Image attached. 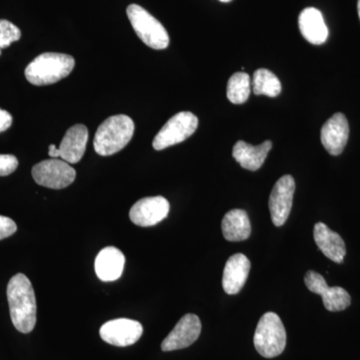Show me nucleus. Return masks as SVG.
<instances>
[{"label":"nucleus","instance_id":"8","mask_svg":"<svg viewBox=\"0 0 360 360\" xmlns=\"http://www.w3.org/2000/svg\"><path fill=\"white\" fill-rule=\"evenodd\" d=\"M304 283L311 292L321 295L324 307L329 311H341L347 309L352 302L349 293L345 288L340 286L330 288L321 274L312 270H309L305 274Z\"/></svg>","mask_w":360,"mask_h":360},{"label":"nucleus","instance_id":"2","mask_svg":"<svg viewBox=\"0 0 360 360\" xmlns=\"http://www.w3.org/2000/svg\"><path fill=\"white\" fill-rule=\"evenodd\" d=\"M75 65V58L68 54L46 52L27 65L25 77L28 82L37 86L53 84L68 77Z\"/></svg>","mask_w":360,"mask_h":360},{"label":"nucleus","instance_id":"14","mask_svg":"<svg viewBox=\"0 0 360 360\" xmlns=\"http://www.w3.org/2000/svg\"><path fill=\"white\" fill-rule=\"evenodd\" d=\"M250 262L243 253L229 258L224 269L222 286L227 295H238L243 290L250 274Z\"/></svg>","mask_w":360,"mask_h":360},{"label":"nucleus","instance_id":"25","mask_svg":"<svg viewBox=\"0 0 360 360\" xmlns=\"http://www.w3.org/2000/svg\"><path fill=\"white\" fill-rule=\"evenodd\" d=\"M18 231V225L9 217L0 215V240L13 236Z\"/></svg>","mask_w":360,"mask_h":360},{"label":"nucleus","instance_id":"13","mask_svg":"<svg viewBox=\"0 0 360 360\" xmlns=\"http://www.w3.org/2000/svg\"><path fill=\"white\" fill-rule=\"evenodd\" d=\"M349 125L342 113H335L324 123L321 129L322 146L331 155H340L347 146Z\"/></svg>","mask_w":360,"mask_h":360},{"label":"nucleus","instance_id":"10","mask_svg":"<svg viewBox=\"0 0 360 360\" xmlns=\"http://www.w3.org/2000/svg\"><path fill=\"white\" fill-rule=\"evenodd\" d=\"M143 333L141 322L129 319H113L104 323L99 330L103 341L115 347H125L134 345Z\"/></svg>","mask_w":360,"mask_h":360},{"label":"nucleus","instance_id":"17","mask_svg":"<svg viewBox=\"0 0 360 360\" xmlns=\"http://www.w3.org/2000/svg\"><path fill=\"white\" fill-rule=\"evenodd\" d=\"M124 264L125 257L122 251L113 246H108L97 255L94 269L101 281H115L122 276Z\"/></svg>","mask_w":360,"mask_h":360},{"label":"nucleus","instance_id":"1","mask_svg":"<svg viewBox=\"0 0 360 360\" xmlns=\"http://www.w3.org/2000/svg\"><path fill=\"white\" fill-rule=\"evenodd\" d=\"M6 295L14 328L21 333H32L37 324V298L27 276H14L7 285Z\"/></svg>","mask_w":360,"mask_h":360},{"label":"nucleus","instance_id":"18","mask_svg":"<svg viewBox=\"0 0 360 360\" xmlns=\"http://www.w3.org/2000/svg\"><path fill=\"white\" fill-rule=\"evenodd\" d=\"M314 240L324 255L336 264H341L347 255L345 243L340 234L331 231L322 222L315 224Z\"/></svg>","mask_w":360,"mask_h":360},{"label":"nucleus","instance_id":"29","mask_svg":"<svg viewBox=\"0 0 360 360\" xmlns=\"http://www.w3.org/2000/svg\"><path fill=\"white\" fill-rule=\"evenodd\" d=\"M219 1L225 2V4H226V2H231V0H219Z\"/></svg>","mask_w":360,"mask_h":360},{"label":"nucleus","instance_id":"23","mask_svg":"<svg viewBox=\"0 0 360 360\" xmlns=\"http://www.w3.org/2000/svg\"><path fill=\"white\" fill-rule=\"evenodd\" d=\"M21 37V32L18 26L11 21L0 20V49H6L13 42L18 41Z\"/></svg>","mask_w":360,"mask_h":360},{"label":"nucleus","instance_id":"16","mask_svg":"<svg viewBox=\"0 0 360 360\" xmlns=\"http://www.w3.org/2000/svg\"><path fill=\"white\" fill-rule=\"evenodd\" d=\"M300 32L309 44H323L328 40V30L323 16L319 9L307 7L303 9L298 18Z\"/></svg>","mask_w":360,"mask_h":360},{"label":"nucleus","instance_id":"30","mask_svg":"<svg viewBox=\"0 0 360 360\" xmlns=\"http://www.w3.org/2000/svg\"><path fill=\"white\" fill-rule=\"evenodd\" d=\"M0 54H1V49H0Z\"/></svg>","mask_w":360,"mask_h":360},{"label":"nucleus","instance_id":"12","mask_svg":"<svg viewBox=\"0 0 360 360\" xmlns=\"http://www.w3.org/2000/svg\"><path fill=\"white\" fill-rule=\"evenodd\" d=\"M169 207V202L163 196L141 198L130 210V220L139 226H153L167 219Z\"/></svg>","mask_w":360,"mask_h":360},{"label":"nucleus","instance_id":"27","mask_svg":"<svg viewBox=\"0 0 360 360\" xmlns=\"http://www.w3.org/2000/svg\"><path fill=\"white\" fill-rule=\"evenodd\" d=\"M49 155L51 156V158H60V155H59V149L56 148V146H54V144H51V146H49Z\"/></svg>","mask_w":360,"mask_h":360},{"label":"nucleus","instance_id":"6","mask_svg":"<svg viewBox=\"0 0 360 360\" xmlns=\"http://www.w3.org/2000/svg\"><path fill=\"white\" fill-rule=\"evenodd\" d=\"M198 118L189 111H181L172 116L153 139L155 150H163L186 141L196 131Z\"/></svg>","mask_w":360,"mask_h":360},{"label":"nucleus","instance_id":"9","mask_svg":"<svg viewBox=\"0 0 360 360\" xmlns=\"http://www.w3.org/2000/svg\"><path fill=\"white\" fill-rule=\"evenodd\" d=\"M295 191V179L288 174L277 180L272 188L269 196V210L276 226H283L290 217Z\"/></svg>","mask_w":360,"mask_h":360},{"label":"nucleus","instance_id":"11","mask_svg":"<svg viewBox=\"0 0 360 360\" xmlns=\"http://www.w3.org/2000/svg\"><path fill=\"white\" fill-rule=\"evenodd\" d=\"M200 317L193 314H186L162 341L161 350L172 352L191 347L200 338Z\"/></svg>","mask_w":360,"mask_h":360},{"label":"nucleus","instance_id":"4","mask_svg":"<svg viewBox=\"0 0 360 360\" xmlns=\"http://www.w3.org/2000/svg\"><path fill=\"white\" fill-rule=\"evenodd\" d=\"M255 349L265 359L283 354L286 345V331L281 317L274 312L262 315L255 329Z\"/></svg>","mask_w":360,"mask_h":360},{"label":"nucleus","instance_id":"28","mask_svg":"<svg viewBox=\"0 0 360 360\" xmlns=\"http://www.w3.org/2000/svg\"><path fill=\"white\" fill-rule=\"evenodd\" d=\"M357 11H359V15L360 20V0H359V2H357Z\"/></svg>","mask_w":360,"mask_h":360},{"label":"nucleus","instance_id":"20","mask_svg":"<svg viewBox=\"0 0 360 360\" xmlns=\"http://www.w3.org/2000/svg\"><path fill=\"white\" fill-rule=\"evenodd\" d=\"M222 234L229 241H243L250 236L251 225L245 210H232L224 215L221 222Z\"/></svg>","mask_w":360,"mask_h":360},{"label":"nucleus","instance_id":"22","mask_svg":"<svg viewBox=\"0 0 360 360\" xmlns=\"http://www.w3.org/2000/svg\"><path fill=\"white\" fill-rule=\"evenodd\" d=\"M251 82L248 73L236 72L229 78L227 84L226 96L229 101L234 104L245 103L250 96Z\"/></svg>","mask_w":360,"mask_h":360},{"label":"nucleus","instance_id":"24","mask_svg":"<svg viewBox=\"0 0 360 360\" xmlns=\"http://www.w3.org/2000/svg\"><path fill=\"white\" fill-rule=\"evenodd\" d=\"M18 167V158L11 155H0V176L13 174Z\"/></svg>","mask_w":360,"mask_h":360},{"label":"nucleus","instance_id":"15","mask_svg":"<svg viewBox=\"0 0 360 360\" xmlns=\"http://www.w3.org/2000/svg\"><path fill=\"white\" fill-rule=\"evenodd\" d=\"M89 141V130L84 124L73 125L66 131L59 146L61 160L75 165L84 158Z\"/></svg>","mask_w":360,"mask_h":360},{"label":"nucleus","instance_id":"7","mask_svg":"<svg viewBox=\"0 0 360 360\" xmlns=\"http://www.w3.org/2000/svg\"><path fill=\"white\" fill-rule=\"evenodd\" d=\"M32 176L39 186L51 189H63L73 184L77 172L66 161L52 158L34 165Z\"/></svg>","mask_w":360,"mask_h":360},{"label":"nucleus","instance_id":"21","mask_svg":"<svg viewBox=\"0 0 360 360\" xmlns=\"http://www.w3.org/2000/svg\"><path fill=\"white\" fill-rule=\"evenodd\" d=\"M252 89L257 96L276 97L281 92V82L274 72L260 68L253 75Z\"/></svg>","mask_w":360,"mask_h":360},{"label":"nucleus","instance_id":"5","mask_svg":"<svg viewBox=\"0 0 360 360\" xmlns=\"http://www.w3.org/2000/svg\"><path fill=\"white\" fill-rule=\"evenodd\" d=\"M127 13L135 33L142 42L158 51L167 49L169 37L165 26L155 16L137 4H130Z\"/></svg>","mask_w":360,"mask_h":360},{"label":"nucleus","instance_id":"3","mask_svg":"<svg viewBox=\"0 0 360 360\" xmlns=\"http://www.w3.org/2000/svg\"><path fill=\"white\" fill-rule=\"evenodd\" d=\"M134 129V120L129 116H111L99 125L94 136V149L99 155H115L131 141Z\"/></svg>","mask_w":360,"mask_h":360},{"label":"nucleus","instance_id":"19","mask_svg":"<svg viewBox=\"0 0 360 360\" xmlns=\"http://www.w3.org/2000/svg\"><path fill=\"white\" fill-rule=\"evenodd\" d=\"M271 148L272 142L270 141H264L257 146L240 141L234 146L232 156L245 169L257 172L264 165Z\"/></svg>","mask_w":360,"mask_h":360},{"label":"nucleus","instance_id":"26","mask_svg":"<svg viewBox=\"0 0 360 360\" xmlns=\"http://www.w3.org/2000/svg\"><path fill=\"white\" fill-rule=\"evenodd\" d=\"M13 115L8 111L0 108V134L6 131L13 124Z\"/></svg>","mask_w":360,"mask_h":360}]
</instances>
